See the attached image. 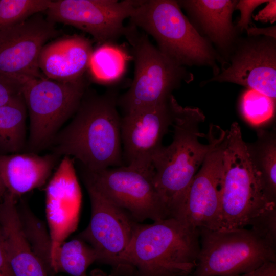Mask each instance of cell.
Wrapping results in <instances>:
<instances>
[{"label":"cell","instance_id":"obj_18","mask_svg":"<svg viewBox=\"0 0 276 276\" xmlns=\"http://www.w3.org/2000/svg\"><path fill=\"white\" fill-rule=\"evenodd\" d=\"M237 1L185 0L178 3L192 18V24L197 26V31L200 30L201 34L228 58L237 40V29L232 22Z\"/></svg>","mask_w":276,"mask_h":276},{"label":"cell","instance_id":"obj_25","mask_svg":"<svg viewBox=\"0 0 276 276\" xmlns=\"http://www.w3.org/2000/svg\"><path fill=\"white\" fill-rule=\"evenodd\" d=\"M275 100L256 90L248 89L241 101L242 113L254 126L261 125L274 116Z\"/></svg>","mask_w":276,"mask_h":276},{"label":"cell","instance_id":"obj_4","mask_svg":"<svg viewBox=\"0 0 276 276\" xmlns=\"http://www.w3.org/2000/svg\"><path fill=\"white\" fill-rule=\"evenodd\" d=\"M130 24L155 40L157 48L179 66L204 65L219 72L220 57L183 14L177 1L136 0Z\"/></svg>","mask_w":276,"mask_h":276},{"label":"cell","instance_id":"obj_1","mask_svg":"<svg viewBox=\"0 0 276 276\" xmlns=\"http://www.w3.org/2000/svg\"><path fill=\"white\" fill-rule=\"evenodd\" d=\"M118 99L113 90L87 88L72 121L50 143L52 153L73 157L90 171L124 166Z\"/></svg>","mask_w":276,"mask_h":276},{"label":"cell","instance_id":"obj_5","mask_svg":"<svg viewBox=\"0 0 276 276\" xmlns=\"http://www.w3.org/2000/svg\"><path fill=\"white\" fill-rule=\"evenodd\" d=\"M222 171L221 228L246 227L262 210L276 204L267 196L236 122L227 130Z\"/></svg>","mask_w":276,"mask_h":276},{"label":"cell","instance_id":"obj_11","mask_svg":"<svg viewBox=\"0 0 276 276\" xmlns=\"http://www.w3.org/2000/svg\"><path fill=\"white\" fill-rule=\"evenodd\" d=\"M136 1H53L45 11L51 21L73 26L90 35L100 44L113 43L124 35V20L132 14Z\"/></svg>","mask_w":276,"mask_h":276},{"label":"cell","instance_id":"obj_26","mask_svg":"<svg viewBox=\"0 0 276 276\" xmlns=\"http://www.w3.org/2000/svg\"><path fill=\"white\" fill-rule=\"evenodd\" d=\"M247 226L270 246L276 249V204H273L260 212Z\"/></svg>","mask_w":276,"mask_h":276},{"label":"cell","instance_id":"obj_14","mask_svg":"<svg viewBox=\"0 0 276 276\" xmlns=\"http://www.w3.org/2000/svg\"><path fill=\"white\" fill-rule=\"evenodd\" d=\"M171 96L165 102L126 112L121 117V138L125 166L153 169V158L163 147V139L173 122Z\"/></svg>","mask_w":276,"mask_h":276},{"label":"cell","instance_id":"obj_34","mask_svg":"<svg viewBox=\"0 0 276 276\" xmlns=\"http://www.w3.org/2000/svg\"><path fill=\"white\" fill-rule=\"evenodd\" d=\"M6 192V189L0 177V202L4 198Z\"/></svg>","mask_w":276,"mask_h":276},{"label":"cell","instance_id":"obj_28","mask_svg":"<svg viewBox=\"0 0 276 276\" xmlns=\"http://www.w3.org/2000/svg\"><path fill=\"white\" fill-rule=\"evenodd\" d=\"M265 0H240L237 1L235 10L240 12V17L236 26L237 29L242 31L247 30L251 23V17L254 10L259 5L267 3Z\"/></svg>","mask_w":276,"mask_h":276},{"label":"cell","instance_id":"obj_31","mask_svg":"<svg viewBox=\"0 0 276 276\" xmlns=\"http://www.w3.org/2000/svg\"><path fill=\"white\" fill-rule=\"evenodd\" d=\"M235 276H276V262L267 263L253 271Z\"/></svg>","mask_w":276,"mask_h":276},{"label":"cell","instance_id":"obj_24","mask_svg":"<svg viewBox=\"0 0 276 276\" xmlns=\"http://www.w3.org/2000/svg\"><path fill=\"white\" fill-rule=\"evenodd\" d=\"M51 0H0V30L46 11Z\"/></svg>","mask_w":276,"mask_h":276},{"label":"cell","instance_id":"obj_17","mask_svg":"<svg viewBox=\"0 0 276 276\" xmlns=\"http://www.w3.org/2000/svg\"><path fill=\"white\" fill-rule=\"evenodd\" d=\"M94 50L89 39L77 34L47 43L38 58L42 75L51 80L71 82L84 77Z\"/></svg>","mask_w":276,"mask_h":276},{"label":"cell","instance_id":"obj_2","mask_svg":"<svg viewBox=\"0 0 276 276\" xmlns=\"http://www.w3.org/2000/svg\"><path fill=\"white\" fill-rule=\"evenodd\" d=\"M199 228L168 218L136 222L118 269L126 276H192L199 251Z\"/></svg>","mask_w":276,"mask_h":276},{"label":"cell","instance_id":"obj_12","mask_svg":"<svg viewBox=\"0 0 276 276\" xmlns=\"http://www.w3.org/2000/svg\"><path fill=\"white\" fill-rule=\"evenodd\" d=\"M230 61L207 82H227L246 87L275 100V39L248 36L237 40Z\"/></svg>","mask_w":276,"mask_h":276},{"label":"cell","instance_id":"obj_13","mask_svg":"<svg viewBox=\"0 0 276 276\" xmlns=\"http://www.w3.org/2000/svg\"><path fill=\"white\" fill-rule=\"evenodd\" d=\"M84 183L90 199L91 217L88 226L78 237L94 249L98 262L116 270L130 242L136 222L90 184Z\"/></svg>","mask_w":276,"mask_h":276},{"label":"cell","instance_id":"obj_10","mask_svg":"<svg viewBox=\"0 0 276 276\" xmlns=\"http://www.w3.org/2000/svg\"><path fill=\"white\" fill-rule=\"evenodd\" d=\"M227 130L211 126L212 146L193 178L176 219L194 228H221L223 157Z\"/></svg>","mask_w":276,"mask_h":276},{"label":"cell","instance_id":"obj_20","mask_svg":"<svg viewBox=\"0 0 276 276\" xmlns=\"http://www.w3.org/2000/svg\"><path fill=\"white\" fill-rule=\"evenodd\" d=\"M251 162L261 178L267 196L276 203V136L275 132L260 130L257 140L246 143Z\"/></svg>","mask_w":276,"mask_h":276},{"label":"cell","instance_id":"obj_21","mask_svg":"<svg viewBox=\"0 0 276 276\" xmlns=\"http://www.w3.org/2000/svg\"><path fill=\"white\" fill-rule=\"evenodd\" d=\"M96 261H98V256L94 249L77 237L64 242L46 265L49 271L55 273L85 276L88 268Z\"/></svg>","mask_w":276,"mask_h":276},{"label":"cell","instance_id":"obj_19","mask_svg":"<svg viewBox=\"0 0 276 276\" xmlns=\"http://www.w3.org/2000/svg\"><path fill=\"white\" fill-rule=\"evenodd\" d=\"M60 157L52 153L0 154V177L7 192L16 198L41 187Z\"/></svg>","mask_w":276,"mask_h":276},{"label":"cell","instance_id":"obj_22","mask_svg":"<svg viewBox=\"0 0 276 276\" xmlns=\"http://www.w3.org/2000/svg\"><path fill=\"white\" fill-rule=\"evenodd\" d=\"M27 110L23 96L0 106V154L20 153L25 149Z\"/></svg>","mask_w":276,"mask_h":276},{"label":"cell","instance_id":"obj_27","mask_svg":"<svg viewBox=\"0 0 276 276\" xmlns=\"http://www.w3.org/2000/svg\"><path fill=\"white\" fill-rule=\"evenodd\" d=\"M29 78L0 71V106L13 103L22 96L24 84Z\"/></svg>","mask_w":276,"mask_h":276},{"label":"cell","instance_id":"obj_23","mask_svg":"<svg viewBox=\"0 0 276 276\" xmlns=\"http://www.w3.org/2000/svg\"><path fill=\"white\" fill-rule=\"evenodd\" d=\"M128 59L122 47L113 43H103L93 51L87 70L96 82L110 84L123 76Z\"/></svg>","mask_w":276,"mask_h":276},{"label":"cell","instance_id":"obj_8","mask_svg":"<svg viewBox=\"0 0 276 276\" xmlns=\"http://www.w3.org/2000/svg\"><path fill=\"white\" fill-rule=\"evenodd\" d=\"M87 88L84 77L71 82L45 77L27 80L22 90L30 118L27 152L36 153L48 147L62 125L74 115Z\"/></svg>","mask_w":276,"mask_h":276},{"label":"cell","instance_id":"obj_30","mask_svg":"<svg viewBox=\"0 0 276 276\" xmlns=\"http://www.w3.org/2000/svg\"><path fill=\"white\" fill-rule=\"evenodd\" d=\"M0 276H14L10 267L0 227Z\"/></svg>","mask_w":276,"mask_h":276},{"label":"cell","instance_id":"obj_32","mask_svg":"<svg viewBox=\"0 0 276 276\" xmlns=\"http://www.w3.org/2000/svg\"><path fill=\"white\" fill-rule=\"evenodd\" d=\"M275 26L265 28H259L255 27H249L247 30L248 36H260L264 35L265 36L276 38Z\"/></svg>","mask_w":276,"mask_h":276},{"label":"cell","instance_id":"obj_6","mask_svg":"<svg viewBox=\"0 0 276 276\" xmlns=\"http://www.w3.org/2000/svg\"><path fill=\"white\" fill-rule=\"evenodd\" d=\"M124 36L131 46L135 65L129 88L118 99L125 113L165 102L182 81L193 80L192 74L162 53L135 26L126 27Z\"/></svg>","mask_w":276,"mask_h":276},{"label":"cell","instance_id":"obj_7","mask_svg":"<svg viewBox=\"0 0 276 276\" xmlns=\"http://www.w3.org/2000/svg\"><path fill=\"white\" fill-rule=\"evenodd\" d=\"M199 232L200 248L192 276H235L276 262V249L250 228Z\"/></svg>","mask_w":276,"mask_h":276},{"label":"cell","instance_id":"obj_15","mask_svg":"<svg viewBox=\"0 0 276 276\" xmlns=\"http://www.w3.org/2000/svg\"><path fill=\"white\" fill-rule=\"evenodd\" d=\"M59 33L41 13L0 30V71L28 78L44 76L38 66L42 47Z\"/></svg>","mask_w":276,"mask_h":276},{"label":"cell","instance_id":"obj_33","mask_svg":"<svg viewBox=\"0 0 276 276\" xmlns=\"http://www.w3.org/2000/svg\"><path fill=\"white\" fill-rule=\"evenodd\" d=\"M85 276H123L112 271L111 274H107L100 270H95L91 272L88 275Z\"/></svg>","mask_w":276,"mask_h":276},{"label":"cell","instance_id":"obj_3","mask_svg":"<svg viewBox=\"0 0 276 276\" xmlns=\"http://www.w3.org/2000/svg\"><path fill=\"white\" fill-rule=\"evenodd\" d=\"M173 109L172 143L163 146L152 160L153 180L170 218L176 219L194 176L211 149V141L201 143L199 125L205 116L195 107H182L170 98Z\"/></svg>","mask_w":276,"mask_h":276},{"label":"cell","instance_id":"obj_29","mask_svg":"<svg viewBox=\"0 0 276 276\" xmlns=\"http://www.w3.org/2000/svg\"><path fill=\"white\" fill-rule=\"evenodd\" d=\"M256 21L274 23L276 20V1L268 0L266 6L254 17Z\"/></svg>","mask_w":276,"mask_h":276},{"label":"cell","instance_id":"obj_9","mask_svg":"<svg viewBox=\"0 0 276 276\" xmlns=\"http://www.w3.org/2000/svg\"><path fill=\"white\" fill-rule=\"evenodd\" d=\"M154 170L122 166L96 171L83 168L82 179L137 222L170 218L154 185Z\"/></svg>","mask_w":276,"mask_h":276},{"label":"cell","instance_id":"obj_16","mask_svg":"<svg viewBox=\"0 0 276 276\" xmlns=\"http://www.w3.org/2000/svg\"><path fill=\"white\" fill-rule=\"evenodd\" d=\"M71 158L63 156L46 189L50 243L42 257L45 265L78 223L81 194Z\"/></svg>","mask_w":276,"mask_h":276}]
</instances>
